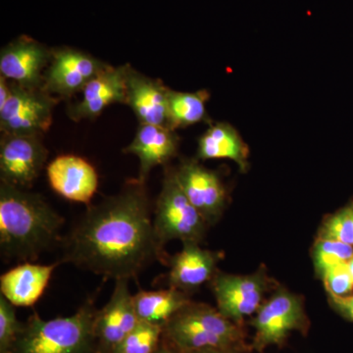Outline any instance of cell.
<instances>
[{
  "label": "cell",
  "mask_w": 353,
  "mask_h": 353,
  "mask_svg": "<svg viewBox=\"0 0 353 353\" xmlns=\"http://www.w3.org/2000/svg\"><path fill=\"white\" fill-rule=\"evenodd\" d=\"M59 262L104 279H137L155 261L168 255L153 226L152 204L145 183L127 181L122 189L88 205L65 234Z\"/></svg>",
  "instance_id": "obj_1"
},
{
  "label": "cell",
  "mask_w": 353,
  "mask_h": 353,
  "mask_svg": "<svg viewBox=\"0 0 353 353\" xmlns=\"http://www.w3.org/2000/svg\"><path fill=\"white\" fill-rule=\"evenodd\" d=\"M64 218L41 194L0 181V253L32 262L61 245Z\"/></svg>",
  "instance_id": "obj_2"
},
{
  "label": "cell",
  "mask_w": 353,
  "mask_h": 353,
  "mask_svg": "<svg viewBox=\"0 0 353 353\" xmlns=\"http://www.w3.org/2000/svg\"><path fill=\"white\" fill-rule=\"evenodd\" d=\"M97 311L94 301L88 299L68 317L43 320L34 312L23 323L11 353H99Z\"/></svg>",
  "instance_id": "obj_3"
},
{
  "label": "cell",
  "mask_w": 353,
  "mask_h": 353,
  "mask_svg": "<svg viewBox=\"0 0 353 353\" xmlns=\"http://www.w3.org/2000/svg\"><path fill=\"white\" fill-rule=\"evenodd\" d=\"M163 336L179 353L211 347H241L243 340L240 324L227 319L217 308L192 301L164 325Z\"/></svg>",
  "instance_id": "obj_4"
},
{
  "label": "cell",
  "mask_w": 353,
  "mask_h": 353,
  "mask_svg": "<svg viewBox=\"0 0 353 353\" xmlns=\"http://www.w3.org/2000/svg\"><path fill=\"white\" fill-rule=\"evenodd\" d=\"M153 226L162 245L168 241L201 243L209 225L189 201L173 168L165 169L161 192L155 203Z\"/></svg>",
  "instance_id": "obj_5"
},
{
  "label": "cell",
  "mask_w": 353,
  "mask_h": 353,
  "mask_svg": "<svg viewBox=\"0 0 353 353\" xmlns=\"http://www.w3.org/2000/svg\"><path fill=\"white\" fill-rule=\"evenodd\" d=\"M255 329L253 347L263 352L269 345H280L294 331H305L307 316L303 299L285 289H279L257 310L252 323Z\"/></svg>",
  "instance_id": "obj_6"
},
{
  "label": "cell",
  "mask_w": 353,
  "mask_h": 353,
  "mask_svg": "<svg viewBox=\"0 0 353 353\" xmlns=\"http://www.w3.org/2000/svg\"><path fill=\"white\" fill-rule=\"evenodd\" d=\"M10 97L0 108L1 132L43 134L52 124L58 99L43 88H27L10 83Z\"/></svg>",
  "instance_id": "obj_7"
},
{
  "label": "cell",
  "mask_w": 353,
  "mask_h": 353,
  "mask_svg": "<svg viewBox=\"0 0 353 353\" xmlns=\"http://www.w3.org/2000/svg\"><path fill=\"white\" fill-rule=\"evenodd\" d=\"M210 283L218 311L227 319L240 324L246 316L257 312L272 281L264 272L233 275L218 271Z\"/></svg>",
  "instance_id": "obj_8"
},
{
  "label": "cell",
  "mask_w": 353,
  "mask_h": 353,
  "mask_svg": "<svg viewBox=\"0 0 353 353\" xmlns=\"http://www.w3.org/2000/svg\"><path fill=\"white\" fill-rule=\"evenodd\" d=\"M48 154L43 134L2 132L0 141V181L22 189L32 187L43 171Z\"/></svg>",
  "instance_id": "obj_9"
},
{
  "label": "cell",
  "mask_w": 353,
  "mask_h": 353,
  "mask_svg": "<svg viewBox=\"0 0 353 353\" xmlns=\"http://www.w3.org/2000/svg\"><path fill=\"white\" fill-rule=\"evenodd\" d=\"M104 63L83 52L71 48H60L51 50V59L43 77V88L51 95L61 97H73L83 88L101 70Z\"/></svg>",
  "instance_id": "obj_10"
},
{
  "label": "cell",
  "mask_w": 353,
  "mask_h": 353,
  "mask_svg": "<svg viewBox=\"0 0 353 353\" xmlns=\"http://www.w3.org/2000/svg\"><path fill=\"white\" fill-rule=\"evenodd\" d=\"M185 196L205 219L213 225L220 219L227 203V192L220 176L196 159H185L174 169Z\"/></svg>",
  "instance_id": "obj_11"
},
{
  "label": "cell",
  "mask_w": 353,
  "mask_h": 353,
  "mask_svg": "<svg viewBox=\"0 0 353 353\" xmlns=\"http://www.w3.org/2000/svg\"><path fill=\"white\" fill-rule=\"evenodd\" d=\"M129 282V279L115 280L110 299L97 311L94 334L99 353H112L139 325Z\"/></svg>",
  "instance_id": "obj_12"
},
{
  "label": "cell",
  "mask_w": 353,
  "mask_h": 353,
  "mask_svg": "<svg viewBox=\"0 0 353 353\" xmlns=\"http://www.w3.org/2000/svg\"><path fill=\"white\" fill-rule=\"evenodd\" d=\"M51 50L30 37L22 36L0 52V74L27 88H43V69L48 68Z\"/></svg>",
  "instance_id": "obj_13"
},
{
  "label": "cell",
  "mask_w": 353,
  "mask_h": 353,
  "mask_svg": "<svg viewBox=\"0 0 353 353\" xmlns=\"http://www.w3.org/2000/svg\"><path fill=\"white\" fill-rule=\"evenodd\" d=\"M51 189L70 201L90 205L99 189V174L85 158L74 154L59 155L46 167Z\"/></svg>",
  "instance_id": "obj_14"
},
{
  "label": "cell",
  "mask_w": 353,
  "mask_h": 353,
  "mask_svg": "<svg viewBox=\"0 0 353 353\" xmlns=\"http://www.w3.org/2000/svg\"><path fill=\"white\" fill-rule=\"evenodd\" d=\"M129 64L108 65L85 85L80 101L69 106V117L74 121L94 119L114 103L126 104V80Z\"/></svg>",
  "instance_id": "obj_15"
},
{
  "label": "cell",
  "mask_w": 353,
  "mask_h": 353,
  "mask_svg": "<svg viewBox=\"0 0 353 353\" xmlns=\"http://www.w3.org/2000/svg\"><path fill=\"white\" fill-rule=\"evenodd\" d=\"M220 259L219 253L203 250L199 243H183L180 252L167 257V285L171 289L189 294L205 283L211 282L218 272Z\"/></svg>",
  "instance_id": "obj_16"
},
{
  "label": "cell",
  "mask_w": 353,
  "mask_h": 353,
  "mask_svg": "<svg viewBox=\"0 0 353 353\" xmlns=\"http://www.w3.org/2000/svg\"><path fill=\"white\" fill-rule=\"evenodd\" d=\"M170 88L157 79L139 73L129 65L126 80V104L139 124L170 128L168 99ZM171 129V128H170Z\"/></svg>",
  "instance_id": "obj_17"
},
{
  "label": "cell",
  "mask_w": 353,
  "mask_h": 353,
  "mask_svg": "<svg viewBox=\"0 0 353 353\" xmlns=\"http://www.w3.org/2000/svg\"><path fill=\"white\" fill-rule=\"evenodd\" d=\"M60 264L59 261L48 265L21 262L2 274L0 294L15 307H31L43 296L53 272Z\"/></svg>",
  "instance_id": "obj_18"
},
{
  "label": "cell",
  "mask_w": 353,
  "mask_h": 353,
  "mask_svg": "<svg viewBox=\"0 0 353 353\" xmlns=\"http://www.w3.org/2000/svg\"><path fill=\"white\" fill-rule=\"evenodd\" d=\"M179 137L170 128L139 124L134 139L123 152L138 157V179L146 183L155 167L168 163L178 153Z\"/></svg>",
  "instance_id": "obj_19"
},
{
  "label": "cell",
  "mask_w": 353,
  "mask_h": 353,
  "mask_svg": "<svg viewBox=\"0 0 353 353\" xmlns=\"http://www.w3.org/2000/svg\"><path fill=\"white\" fill-rule=\"evenodd\" d=\"M250 150L240 134L227 123L211 125L199 139L197 158L201 160L229 159L238 165L240 170L248 168Z\"/></svg>",
  "instance_id": "obj_20"
},
{
  "label": "cell",
  "mask_w": 353,
  "mask_h": 353,
  "mask_svg": "<svg viewBox=\"0 0 353 353\" xmlns=\"http://www.w3.org/2000/svg\"><path fill=\"white\" fill-rule=\"evenodd\" d=\"M139 322L163 327L183 306L190 303L189 294L168 288L159 290H139L132 296Z\"/></svg>",
  "instance_id": "obj_21"
},
{
  "label": "cell",
  "mask_w": 353,
  "mask_h": 353,
  "mask_svg": "<svg viewBox=\"0 0 353 353\" xmlns=\"http://www.w3.org/2000/svg\"><path fill=\"white\" fill-rule=\"evenodd\" d=\"M208 90L194 92H175L170 90L168 99L169 126L176 131L179 128L192 126L206 118Z\"/></svg>",
  "instance_id": "obj_22"
},
{
  "label": "cell",
  "mask_w": 353,
  "mask_h": 353,
  "mask_svg": "<svg viewBox=\"0 0 353 353\" xmlns=\"http://www.w3.org/2000/svg\"><path fill=\"white\" fill-rule=\"evenodd\" d=\"M163 327L139 322L112 353H154L160 347Z\"/></svg>",
  "instance_id": "obj_23"
},
{
  "label": "cell",
  "mask_w": 353,
  "mask_h": 353,
  "mask_svg": "<svg viewBox=\"0 0 353 353\" xmlns=\"http://www.w3.org/2000/svg\"><path fill=\"white\" fill-rule=\"evenodd\" d=\"M352 255V245L323 239H317L312 250L315 270L320 277L330 267L347 262Z\"/></svg>",
  "instance_id": "obj_24"
},
{
  "label": "cell",
  "mask_w": 353,
  "mask_h": 353,
  "mask_svg": "<svg viewBox=\"0 0 353 353\" xmlns=\"http://www.w3.org/2000/svg\"><path fill=\"white\" fill-rule=\"evenodd\" d=\"M318 239L341 241L353 245V210L352 206L341 209L324 221Z\"/></svg>",
  "instance_id": "obj_25"
},
{
  "label": "cell",
  "mask_w": 353,
  "mask_h": 353,
  "mask_svg": "<svg viewBox=\"0 0 353 353\" xmlns=\"http://www.w3.org/2000/svg\"><path fill=\"white\" fill-rule=\"evenodd\" d=\"M22 325L16 316L15 306L0 294V353L12 352Z\"/></svg>",
  "instance_id": "obj_26"
},
{
  "label": "cell",
  "mask_w": 353,
  "mask_h": 353,
  "mask_svg": "<svg viewBox=\"0 0 353 353\" xmlns=\"http://www.w3.org/2000/svg\"><path fill=\"white\" fill-rule=\"evenodd\" d=\"M327 292L343 296L353 290V278L347 262L330 267L321 276Z\"/></svg>",
  "instance_id": "obj_27"
},
{
  "label": "cell",
  "mask_w": 353,
  "mask_h": 353,
  "mask_svg": "<svg viewBox=\"0 0 353 353\" xmlns=\"http://www.w3.org/2000/svg\"><path fill=\"white\" fill-rule=\"evenodd\" d=\"M329 301L341 315L353 322V296H336L329 294Z\"/></svg>",
  "instance_id": "obj_28"
},
{
  "label": "cell",
  "mask_w": 353,
  "mask_h": 353,
  "mask_svg": "<svg viewBox=\"0 0 353 353\" xmlns=\"http://www.w3.org/2000/svg\"><path fill=\"white\" fill-rule=\"evenodd\" d=\"M10 92V83H8V80L3 76L0 75V108H2L8 101Z\"/></svg>",
  "instance_id": "obj_29"
},
{
  "label": "cell",
  "mask_w": 353,
  "mask_h": 353,
  "mask_svg": "<svg viewBox=\"0 0 353 353\" xmlns=\"http://www.w3.org/2000/svg\"><path fill=\"white\" fill-rule=\"evenodd\" d=\"M241 347H211L204 348V350H194V352H182V353H241Z\"/></svg>",
  "instance_id": "obj_30"
},
{
  "label": "cell",
  "mask_w": 353,
  "mask_h": 353,
  "mask_svg": "<svg viewBox=\"0 0 353 353\" xmlns=\"http://www.w3.org/2000/svg\"><path fill=\"white\" fill-rule=\"evenodd\" d=\"M154 353H176L174 352L173 350H170V348L164 347V345H160V347L158 348L157 352Z\"/></svg>",
  "instance_id": "obj_31"
},
{
  "label": "cell",
  "mask_w": 353,
  "mask_h": 353,
  "mask_svg": "<svg viewBox=\"0 0 353 353\" xmlns=\"http://www.w3.org/2000/svg\"><path fill=\"white\" fill-rule=\"evenodd\" d=\"M347 266H348V269H350V274H352V278H353V255H352V259L348 260V261H347Z\"/></svg>",
  "instance_id": "obj_32"
},
{
  "label": "cell",
  "mask_w": 353,
  "mask_h": 353,
  "mask_svg": "<svg viewBox=\"0 0 353 353\" xmlns=\"http://www.w3.org/2000/svg\"><path fill=\"white\" fill-rule=\"evenodd\" d=\"M352 210H353V203L352 204Z\"/></svg>",
  "instance_id": "obj_33"
},
{
  "label": "cell",
  "mask_w": 353,
  "mask_h": 353,
  "mask_svg": "<svg viewBox=\"0 0 353 353\" xmlns=\"http://www.w3.org/2000/svg\"></svg>",
  "instance_id": "obj_34"
}]
</instances>
